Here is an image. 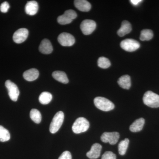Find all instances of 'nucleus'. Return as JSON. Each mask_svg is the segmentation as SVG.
Returning a JSON list of instances; mask_svg holds the SVG:
<instances>
[{"label":"nucleus","instance_id":"nucleus-20","mask_svg":"<svg viewBox=\"0 0 159 159\" xmlns=\"http://www.w3.org/2000/svg\"><path fill=\"white\" fill-rule=\"evenodd\" d=\"M52 76L54 79L63 84H67L69 82V79L66 74L65 72L60 71H56L53 72Z\"/></svg>","mask_w":159,"mask_h":159},{"label":"nucleus","instance_id":"nucleus-17","mask_svg":"<svg viewBox=\"0 0 159 159\" xmlns=\"http://www.w3.org/2000/svg\"><path fill=\"white\" fill-rule=\"evenodd\" d=\"M131 30V25L130 23L128 21L124 20L122 21L121 28L117 31V34L120 37H122L130 33Z\"/></svg>","mask_w":159,"mask_h":159},{"label":"nucleus","instance_id":"nucleus-2","mask_svg":"<svg viewBox=\"0 0 159 159\" xmlns=\"http://www.w3.org/2000/svg\"><path fill=\"white\" fill-rule=\"evenodd\" d=\"M94 104L97 108L104 111L113 110L115 105L109 99L102 97H97L94 99Z\"/></svg>","mask_w":159,"mask_h":159},{"label":"nucleus","instance_id":"nucleus-3","mask_svg":"<svg viewBox=\"0 0 159 159\" xmlns=\"http://www.w3.org/2000/svg\"><path fill=\"white\" fill-rule=\"evenodd\" d=\"M89 125V122L85 118L80 117L74 122L72 126V130L75 134L82 133L88 130Z\"/></svg>","mask_w":159,"mask_h":159},{"label":"nucleus","instance_id":"nucleus-5","mask_svg":"<svg viewBox=\"0 0 159 159\" xmlns=\"http://www.w3.org/2000/svg\"><path fill=\"white\" fill-rule=\"evenodd\" d=\"M77 17L76 11L72 9L66 10L64 14L60 16L57 19V22L61 25H66L72 22Z\"/></svg>","mask_w":159,"mask_h":159},{"label":"nucleus","instance_id":"nucleus-15","mask_svg":"<svg viewBox=\"0 0 159 159\" xmlns=\"http://www.w3.org/2000/svg\"><path fill=\"white\" fill-rule=\"evenodd\" d=\"M74 3L76 8L80 11L87 12L91 9L90 3L86 0H76Z\"/></svg>","mask_w":159,"mask_h":159},{"label":"nucleus","instance_id":"nucleus-4","mask_svg":"<svg viewBox=\"0 0 159 159\" xmlns=\"http://www.w3.org/2000/svg\"><path fill=\"white\" fill-rule=\"evenodd\" d=\"M64 119V114L61 111L57 112L52 119L50 126L51 133L55 134L58 131L61 127Z\"/></svg>","mask_w":159,"mask_h":159},{"label":"nucleus","instance_id":"nucleus-30","mask_svg":"<svg viewBox=\"0 0 159 159\" xmlns=\"http://www.w3.org/2000/svg\"><path fill=\"white\" fill-rule=\"evenodd\" d=\"M143 2L142 0H131L130 3L134 6H137Z\"/></svg>","mask_w":159,"mask_h":159},{"label":"nucleus","instance_id":"nucleus-7","mask_svg":"<svg viewBox=\"0 0 159 159\" xmlns=\"http://www.w3.org/2000/svg\"><path fill=\"white\" fill-rule=\"evenodd\" d=\"M120 46L125 51L133 52L140 48V44L139 42L135 40L127 39L121 42Z\"/></svg>","mask_w":159,"mask_h":159},{"label":"nucleus","instance_id":"nucleus-14","mask_svg":"<svg viewBox=\"0 0 159 159\" xmlns=\"http://www.w3.org/2000/svg\"><path fill=\"white\" fill-rule=\"evenodd\" d=\"M39 9L38 4L36 1L28 2L25 7V11L27 14L34 16L37 13Z\"/></svg>","mask_w":159,"mask_h":159},{"label":"nucleus","instance_id":"nucleus-22","mask_svg":"<svg viewBox=\"0 0 159 159\" xmlns=\"http://www.w3.org/2000/svg\"><path fill=\"white\" fill-rule=\"evenodd\" d=\"M129 141L128 139H125L122 140L119 143L118 145V150L119 154L123 156L125 154L128 148Z\"/></svg>","mask_w":159,"mask_h":159},{"label":"nucleus","instance_id":"nucleus-13","mask_svg":"<svg viewBox=\"0 0 159 159\" xmlns=\"http://www.w3.org/2000/svg\"><path fill=\"white\" fill-rule=\"evenodd\" d=\"M39 50L41 53L43 54H51L53 50L51 42L48 39H43L40 44Z\"/></svg>","mask_w":159,"mask_h":159},{"label":"nucleus","instance_id":"nucleus-6","mask_svg":"<svg viewBox=\"0 0 159 159\" xmlns=\"http://www.w3.org/2000/svg\"><path fill=\"white\" fill-rule=\"evenodd\" d=\"M5 85L8 90L9 97L11 100L13 101H17L20 94L19 90L17 86L10 80H6Z\"/></svg>","mask_w":159,"mask_h":159},{"label":"nucleus","instance_id":"nucleus-11","mask_svg":"<svg viewBox=\"0 0 159 159\" xmlns=\"http://www.w3.org/2000/svg\"><path fill=\"white\" fill-rule=\"evenodd\" d=\"M29 33L28 29L25 28L18 29L13 34V41L16 43H21L27 39L29 36Z\"/></svg>","mask_w":159,"mask_h":159},{"label":"nucleus","instance_id":"nucleus-8","mask_svg":"<svg viewBox=\"0 0 159 159\" xmlns=\"http://www.w3.org/2000/svg\"><path fill=\"white\" fill-rule=\"evenodd\" d=\"M97 24L93 20H85L80 24V28L82 33L89 35L93 33L96 29Z\"/></svg>","mask_w":159,"mask_h":159},{"label":"nucleus","instance_id":"nucleus-18","mask_svg":"<svg viewBox=\"0 0 159 159\" xmlns=\"http://www.w3.org/2000/svg\"><path fill=\"white\" fill-rule=\"evenodd\" d=\"M145 120L143 118L137 119L130 125L129 129L132 132H138L142 130L145 124Z\"/></svg>","mask_w":159,"mask_h":159},{"label":"nucleus","instance_id":"nucleus-16","mask_svg":"<svg viewBox=\"0 0 159 159\" xmlns=\"http://www.w3.org/2000/svg\"><path fill=\"white\" fill-rule=\"evenodd\" d=\"M39 72L36 69H31L24 72L23 77L27 81H32L38 78Z\"/></svg>","mask_w":159,"mask_h":159},{"label":"nucleus","instance_id":"nucleus-27","mask_svg":"<svg viewBox=\"0 0 159 159\" xmlns=\"http://www.w3.org/2000/svg\"><path fill=\"white\" fill-rule=\"evenodd\" d=\"M102 159H116V156L112 152L107 151L102 155Z\"/></svg>","mask_w":159,"mask_h":159},{"label":"nucleus","instance_id":"nucleus-1","mask_svg":"<svg viewBox=\"0 0 159 159\" xmlns=\"http://www.w3.org/2000/svg\"><path fill=\"white\" fill-rule=\"evenodd\" d=\"M145 105L152 108L159 107V95L152 91H148L145 93L143 98Z\"/></svg>","mask_w":159,"mask_h":159},{"label":"nucleus","instance_id":"nucleus-28","mask_svg":"<svg viewBox=\"0 0 159 159\" xmlns=\"http://www.w3.org/2000/svg\"><path fill=\"white\" fill-rule=\"evenodd\" d=\"M10 8L9 3L7 2H5L1 4L0 6V11L3 13H6L8 11Z\"/></svg>","mask_w":159,"mask_h":159},{"label":"nucleus","instance_id":"nucleus-24","mask_svg":"<svg viewBox=\"0 0 159 159\" xmlns=\"http://www.w3.org/2000/svg\"><path fill=\"white\" fill-rule=\"evenodd\" d=\"M153 33L150 29H144L141 32L140 39L142 41L150 40L153 38Z\"/></svg>","mask_w":159,"mask_h":159},{"label":"nucleus","instance_id":"nucleus-10","mask_svg":"<svg viewBox=\"0 0 159 159\" xmlns=\"http://www.w3.org/2000/svg\"><path fill=\"white\" fill-rule=\"evenodd\" d=\"M120 135L118 132H104L101 136V140L104 143H109L111 145L116 144L119 141Z\"/></svg>","mask_w":159,"mask_h":159},{"label":"nucleus","instance_id":"nucleus-19","mask_svg":"<svg viewBox=\"0 0 159 159\" xmlns=\"http://www.w3.org/2000/svg\"><path fill=\"white\" fill-rule=\"evenodd\" d=\"M118 83L122 89H129L131 85L130 77L128 75L122 76L119 78Z\"/></svg>","mask_w":159,"mask_h":159},{"label":"nucleus","instance_id":"nucleus-21","mask_svg":"<svg viewBox=\"0 0 159 159\" xmlns=\"http://www.w3.org/2000/svg\"><path fill=\"white\" fill-rule=\"evenodd\" d=\"M52 99V95L49 92H43L40 95L39 98V102L42 104H48L50 103Z\"/></svg>","mask_w":159,"mask_h":159},{"label":"nucleus","instance_id":"nucleus-12","mask_svg":"<svg viewBox=\"0 0 159 159\" xmlns=\"http://www.w3.org/2000/svg\"><path fill=\"white\" fill-rule=\"evenodd\" d=\"M102 148V146L100 144L95 143L92 145L90 150L87 153V156L91 159L98 158L100 157Z\"/></svg>","mask_w":159,"mask_h":159},{"label":"nucleus","instance_id":"nucleus-26","mask_svg":"<svg viewBox=\"0 0 159 159\" xmlns=\"http://www.w3.org/2000/svg\"><path fill=\"white\" fill-rule=\"evenodd\" d=\"M98 66L102 69H107L111 66V62L106 57H99L98 60Z\"/></svg>","mask_w":159,"mask_h":159},{"label":"nucleus","instance_id":"nucleus-25","mask_svg":"<svg viewBox=\"0 0 159 159\" xmlns=\"http://www.w3.org/2000/svg\"><path fill=\"white\" fill-rule=\"evenodd\" d=\"M10 139V134L9 131L0 125V142H6Z\"/></svg>","mask_w":159,"mask_h":159},{"label":"nucleus","instance_id":"nucleus-23","mask_svg":"<svg viewBox=\"0 0 159 159\" xmlns=\"http://www.w3.org/2000/svg\"><path fill=\"white\" fill-rule=\"evenodd\" d=\"M30 118L35 123L39 124L42 120V116L39 111L36 109H32L30 111Z\"/></svg>","mask_w":159,"mask_h":159},{"label":"nucleus","instance_id":"nucleus-9","mask_svg":"<svg viewBox=\"0 0 159 159\" xmlns=\"http://www.w3.org/2000/svg\"><path fill=\"white\" fill-rule=\"evenodd\" d=\"M57 40L61 46L64 47H70L75 43V39L74 36L68 33H61L57 38Z\"/></svg>","mask_w":159,"mask_h":159},{"label":"nucleus","instance_id":"nucleus-29","mask_svg":"<svg viewBox=\"0 0 159 159\" xmlns=\"http://www.w3.org/2000/svg\"><path fill=\"white\" fill-rule=\"evenodd\" d=\"M58 159H72V155L70 152L66 151L61 154Z\"/></svg>","mask_w":159,"mask_h":159}]
</instances>
